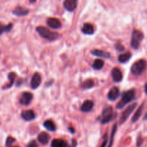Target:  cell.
I'll return each mask as SVG.
<instances>
[{
	"label": "cell",
	"mask_w": 147,
	"mask_h": 147,
	"mask_svg": "<svg viewBox=\"0 0 147 147\" xmlns=\"http://www.w3.org/2000/svg\"><path fill=\"white\" fill-rule=\"evenodd\" d=\"M36 31L43 38L46 39L49 41H53L59 38L60 35L58 32H53L48 29L47 28H45L43 26H38L36 28Z\"/></svg>",
	"instance_id": "cell-1"
},
{
	"label": "cell",
	"mask_w": 147,
	"mask_h": 147,
	"mask_svg": "<svg viewBox=\"0 0 147 147\" xmlns=\"http://www.w3.org/2000/svg\"><path fill=\"white\" fill-rule=\"evenodd\" d=\"M135 96L136 91L134 89L125 92L123 94L121 100H120V102L118 103V105H117V109L123 108L128 103L131 102V101H133V100L135 99Z\"/></svg>",
	"instance_id": "cell-2"
},
{
	"label": "cell",
	"mask_w": 147,
	"mask_h": 147,
	"mask_svg": "<svg viewBox=\"0 0 147 147\" xmlns=\"http://www.w3.org/2000/svg\"><path fill=\"white\" fill-rule=\"evenodd\" d=\"M144 38V34L138 30H134L132 32L131 40V46L134 49H138L141 43Z\"/></svg>",
	"instance_id": "cell-3"
},
{
	"label": "cell",
	"mask_w": 147,
	"mask_h": 147,
	"mask_svg": "<svg viewBox=\"0 0 147 147\" xmlns=\"http://www.w3.org/2000/svg\"><path fill=\"white\" fill-rule=\"evenodd\" d=\"M113 110L111 106H107L102 112L101 116L99 118V121L102 124H106L113 119Z\"/></svg>",
	"instance_id": "cell-4"
},
{
	"label": "cell",
	"mask_w": 147,
	"mask_h": 147,
	"mask_svg": "<svg viewBox=\"0 0 147 147\" xmlns=\"http://www.w3.org/2000/svg\"><path fill=\"white\" fill-rule=\"evenodd\" d=\"M146 67V61L144 59H141L136 61L131 66V72L134 75H141L142 72Z\"/></svg>",
	"instance_id": "cell-5"
},
{
	"label": "cell",
	"mask_w": 147,
	"mask_h": 147,
	"mask_svg": "<svg viewBox=\"0 0 147 147\" xmlns=\"http://www.w3.org/2000/svg\"><path fill=\"white\" fill-rule=\"evenodd\" d=\"M136 106H137L136 103H133V104H131V105L128 106V107L124 110L123 112L122 113V115H121V118H120V123L123 124L127 119H128V118L130 116V115H131V114L133 113V111L135 110Z\"/></svg>",
	"instance_id": "cell-6"
},
{
	"label": "cell",
	"mask_w": 147,
	"mask_h": 147,
	"mask_svg": "<svg viewBox=\"0 0 147 147\" xmlns=\"http://www.w3.org/2000/svg\"><path fill=\"white\" fill-rule=\"evenodd\" d=\"M32 98H33V95L32 94V93L25 92L22 93L20 98V103L21 105H28L30 104Z\"/></svg>",
	"instance_id": "cell-7"
},
{
	"label": "cell",
	"mask_w": 147,
	"mask_h": 147,
	"mask_svg": "<svg viewBox=\"0 0 147 147\" xmlns=\"http://www.w3.org/2000/svg\"><path fill=\"white\" fill-rule=\"evenodd\" d=\"M40 83H41V76L39 73L35 72L32 77V80H31V88L35 90L40 85Z\"/></svg>",
	"instance_id": "cell-8"
},
{
	"label": "cell",
	"mask_w": 147,
	"mask_h": 147,
	"mask_svg": "<svg viewBox=\"0 0 147 147\" xmlns=\"http://www.w3.org/2000/svg\"><path fill=\"white\" fill-rule=\"evenodd\" d=\"M63 7L66 10L73 12L77 7V0H65L63 2Z\"/></svg>",
	"instance_id": "cell-9"
},
{
	"label": "cell",
	"mask_w": 147,
	"mask_h": 147,
	"mask_svg": "<svg viewBox=\"0 0 147 147\" xmlns=\"http://www.w3.org/2000/svg\"><path fill=\"white\" fill-rule=\"evenodd\" d=\"M111 75L114 82H120L123 80V74L121 71L118 68L115 67L111 71Z\"/></svg>",
	"instance_id": "cell-10"
},
{
	"label": "cell",
	"mask_w": 147,
	"mask_h": 147,
	"mask_svg": "<svg viewBox=\"0 0 147 147\" xmlns=\"http://www.w3.org/2000/svg\"><path fill=\"white\" fill-rule=\"evenodd\" d=\"M21 117L25 121H31L35 118V113L31 110H24L21 113Z\"/></svg>",
	"instance_id": "cell-11"
},
{
	"label": "cell",
	"mask_w": 147,
	"mask_h": 147,
	"mask_svg": "<svg viewBox=\"0 0 147 147\" xmlns=\"http://www.w3.org/2000/svg\"><path fill=\"white\" fill-rule=\"evenodd\" d=\"M47 25L52 29H59L61 27V23L60 20L57 18H50L47 20Z\"/></svg>",
	"instance_id": "cell-12"
},
{
	"label": "cell",
	"mask_w": 147,
	"mask_h": 147,
	"mask_svg": "<svg viewBox=\"0 0 147 147\" xmlns=\"http://www.w3.org/2000/svg\"><path fill=\"white\" fill-rule=\"evenodd\" d=\"M120 96V90L117 87H113L111 90L109 91L108 94H107V97L110 101H114L116 99L118 98Z\"/></svg>",
	"instance_id": "cell-13"
},
{
	"label": "cell",
	"mask_w": 147,
	"mask_h": 147,
	"mask_svg": "<svg viewBox=\"0 0 147 147\" xmlns=\"http://www.w3.org/2000/svg\"><path fill=\"white\" fill-rule=\"evenodd\" d=\"M94 107V102L92 100H86L81 106V111L83 113L90 112Z\"/></svg>",
	"instance_id": "cell-14"
},
{
	"label": "cell",
	"mask_w": 147,
	"mask_h": 147,
	"mask_svg": "<svg viewBox=\"0 0 147 147\" xmlns=\"http://www.w3.org/2000/svg\"><path fill=\"white\" fill-rule=\"evenodd\" d=\"M12 13L15 15H16V16H25V15H27L29 13V10L26 9V8L22 7H17L13 10Z\"/></svg>",
	"instance_id": "cell-15"
},
{
	"label": "cell",
	"mask_w": 147,
	"mask_h": 147,
	"mask_svg": "<svg viewBox=\"0 0 147 147\" xmlns=\"http://www.w3.org/2000/svg\"><path fill=\"white\" fill-rule=\"evenodd\" d=\"M82 32L85 35H92L94 32V28L92 24L85 23L82 28Z\"/></svg>",
	"instance_id": "cell-16"
},
{
	"label": "cell",
	"mask_w": 147,
	"mask_h": 147,
	"mask_svg": "<svg viewBox=\"0 0 147 147\" xmlns=\"http://www.w3.org/2000/svg\"><path fill=\"white\" fill-rule=\"evenodd\" d=\"M91 53L92 54L95 56H97V57L105 58V59H109V58H110V53H108V52L104 51L94 49V50L92 51Z\"/></svg>",
	"instance_id": "cell-17"
},
{
	"label": "cell",
	"mask_w": 147,
	"mask_h": 147,
	"mask_svg": "<svg viewBox=\"0 0 147 147\" xmlns=\"http://www.w3.org/2000/svg\"><path fill=\"white\" fill-rule=\"evenodd\" d=\"M38 140L40 144L46 145L50 141V136L49 134L46 132H41L38 136Z\"/></svg>",
	"instance_id": "cell-18"
},
{
	"label": "cell",
	"mask_w": 147,
	"mask_h": 147,
	"mask_svg": "<svg viewBox=\"0 0 147 147\" xmlns=\"http://www.w3.org/2000/svg\"><path fill=\"white\" fill-rule=\"evenodd\" d=\"M51 147H69V146L64 140L54 139L51 142Z\"/></svg>",
	"instance_id": "cell-19"
},
{
	"label": "cell",
	"mask_w": 147,
	"mask_h": 147,
	"mask_svg": "<svg viewBox=\"0 0 147 147\" xmlns=\"http://www.w3.org/2000/svg\"><path fill=\"white\" fill-rule=\"evenodd\" d=\"M143 108H144V104L141 105L140 106V107H138V109H137V110L136 111L135 114H134V116L132 117V119H131V122L136 123L137 121H138V119H139V118L141 117V114H142Z\"/></svg>",
	"instance_id": "cell-20"
},
{
	"label": "cell",
	"mask_w": 147,
	"mask_h": 147,
	"mask_svg": "<svg viewBox=\"0 0 147 147\" xmlns=\"http://www.w3.org/2000/svg\"><path fill=\"white\" fill-rule=\"evenodd\" d=\"M43 126L46 128L47 130L50 131H56V128L55 123L51 121V120H47L43 123Z\"/></svg>",
	"instance_id": "cell-21"
},
{
	"label": "cell",
	"mask_w": 147,
	"mask_h": 147,
	"mask_svg": "<svg viewBox=\"0 0 147 147\" xmlns=\"http://www.w3.org/2000/svg\"><path fill=\"white\" fill-rule=\"evenodd\" d=\"M17 75L16 74L14 73V72H11V73L9 74V75H8V78H9V82L8 84H7L5 87H3V89H8L10 88L12 85H13L14 82H15V78H16Z\"/></svg>",
	"instance_id": "cell-22"
},
{
	"label": "cell",
	"mask_w": 147,
	"mask_h": 147,
	"mask_svg": "<svg viewBox=\"0 0 147 147\" xmlns=\"http://www.w3.org/2000/svg\"><path fill=\"white\" fill-rule=\"evenodd\" d=\"M131 58V54L130 53H123V54H121L119 56H118V61L120 63H126L127 61L130 60V59Z\"/></svg>",
	"instance_id": "cell-23"
},
{
	"label": "cell",
	"mask_w": 147,
	"mask_h": 147,
	"mask_svg": "<svg viewBox=\"0 0 147 147\" xmlns=\"http://www.w3.org/2000/svg\"><path fill=\"white\" fill-rule=\"evenodd\" d=\"M105 63L101 59H96L92 64V68L95 70H100L104 66Z\"/></svg>",
	"instance_id": "cell-24"
},
{
	"label": "cell",
	"mask_w": 147,
	"mask_h": 147,
	"mask_svg": "<svg viewBox=\"0 0 147 147\" xmlns=\"http://www.w3.org/2000/svg\"><path fill=\"white\" fill-rule=\"evenodd\" d=\"M94 82L92 80H87L82 84V88L84 89V90H88V89L94 87Z\"/></svg>",
	"instance_id": "cell-25"
},
{
	"label": "cell",
	"mask_w": 147,
	"mask_h": 147,
	"mask_svg": "<svg viewBox=\"0 0 147 147\" xmlns=\"http://www.w3.org/2000/svg\"><path fill=\"white\" fill-rule=\"evenodd\" d=\"M12 23H9L7 25H0V35H2L3 32H9L12 30Z\"/></svg>",
	"instance_id": "cell-26"
},
{
	"label": "cell",
	"mask_w": 147,
	"mask_h": 147,
	"mask_svg": "<svg viewBox=\"0 0 147 147\" xmlns=\"http://www.w3.org/2000/svg\"><path fill=\"white\" fill-rule=\"evenodd\" d=\"M117 131V124H115V125L113 126V129H112V132H111V136H110V143H109L108 147H112L113 144V140H114V137H115V133Z\"/></svg>",
	"instance_id": "cell-27"
},
{
	"label": "cell",
	"mask_w": 147,
	"mask_h": 147,
	"mask_svg": "<svg viewBox=\"0 0 147 147\" xmlns=\"http://www.w3.org/2000/svg\"><path fill=\"white\" fill-rule=\"evenodd\" d=\"M15 142V139L12 136H9L7 138L6 141V146L9 147V146L12 145Z\"/></svg>",
	"instance_id": "cell-28"
},
{
	"label": "cell",
	"mask_w": 147,
	"mask_h": 147,
	"mask_svg": "<svg viewBox=\"0 0 147 147\" xmlns=\"http://www.w3.org/2000/svg\"><path fill=\"white\" fill-rule=\"evenodd\" d=\"M107 141H108V138H107V134H105L104 135V136H103V141H102V143L100 147H105L106 144H107Z\"/></svg>",
	"instance_id": "cell-29"
},
{
	"label": "cell",
	"mask_w": 147,
	"mask_h": 147,
	"mask_svg": "<svg viewBox=\"0 0 147 147\" xmlns=\"http://www.w3.org/2000/svg\"><path fill=\"white\" fill-rule=\"evenodd\" d=\"M115 49L118 51H125V48L123 47V46H122L121 44H119V43H117L115 45Z\"/></svg>",
	"instance_id": "cell-30"
},
{
	"label": "cell",
	"mask_w": 147,
	"mask_h": 147,
	"mask_svg": "<svg viewBox=\"0 0 147 147\" xmlns=\"http://www.w3.org/2000/svg\"><path fill=\"white\" fill-rule=\"evenodd\" d=\"M28 147H38V144L35 141H32L29 143Z\"/></svg>",
	"instance_id": "cell-31"
},
{
	"label": "cell",
	"mask_w": 147,
	"mask_h": 147,
	"mask_svg": "<svg viewBox=\"0 0 147 147\" xmlns=\"http://www.w3.org/2000/svg\"><path fill=\"white\" fill-rule=\"evenodd\" d=\"M144 90H145V92H146V94H147V82L146 83V84H145V87H144Z\"/></svg>",
	"instance_id": "cell-32"
},
{
	"label": "cell",
	"mask_w": 147,
	"mask_h": 147,
	"mask_svg": "<svg viewBox=\"0 0 147 147\" xmlns=\"http://www.w3.org/2000/svg\"><path fill=\"white\" fill-rule=\"evenodd\" d=\"M69 130L71 131V132L72 133V134H74V128H71V127H70V128H69Z\"/></svg>",
	"instance_id": "cell-33"
},
{
	"label": "cell",
	"mask_w": 147,
	"mask_h": 147,
	"mask_svg": "<svg viewBox=\"0 0 147 147\" xmlns=\"http://www.w3.org/2000/svg\"><path fill=\"white\" fill-rule=\"evenodd\" d=\"M35 1H36V0H30V3H34V2H35Z\"/></svg>",
	"instance_id": "cell-34"
},
{
	"label": "cell",
	"mask_w": 147,
	"mask_h": 147,
	"mask_svg": "<svg viewBox=\"0 0 147 147\" xmlns=\"http://www.w3.org/2000/svg\"><path fill=\"white\" fill-rule=\"evenodd\" d=\"M9 147H19V146H13V144H12V145L9 146Z\"/></svg>",
	"instance_id": "cell-35"
},
{
	"label": "cell",
	"mask_w": 147,
	"mask_h": 147,
	"mask_svg": "<svg viewBox=\"0 0 147 147\" xmlns=\"http://www.w3.org/2000/svg\"><path fill=\"white\" fill-rule=\"evenodd\" d=\"M146 119H147V113H146V115H145V117H144V120H146Z\"/></svg>",
	"instance_id": "cell-36"
}]
</instances>
